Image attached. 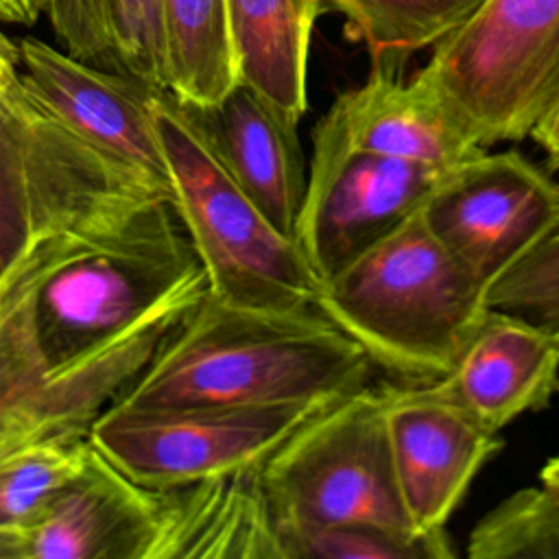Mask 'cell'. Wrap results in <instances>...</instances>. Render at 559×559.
<instances>
[{
    "instance_id": "19",
    "label": "cell",
    "mask_w": 559,
    "mask_h": 559,
    "mask_svg": "<svg viewBox=\"0 0 559 559\" xmlns=\"http://www.w3.org/2000/svg\"><path fill=\"white\" fill-rule=\"evenodd\" d=\"M166 90L192 107L218 103L236 83L227 0H162Z\"/></svg>"
},
{
    "instance_id": "17",
    "label": "cell",
    "mask_w": 559,
    "mask_h": 559,
    "mask_svg": "<svg viewBox=\"0 0 559 559\" xmlns=\"http://www.w3.org/2000/svg\"><path fill=\"white\" fill-rule=\"evenodd\" d=\"M188 107L236 183L282 234L295 238L308 181L299 120L242 83L210 107Z\"/></svg>"
},
{
    "instance_id": "24",
    "label": "cell",
    "mask_w": 559,
    "mask_h": 559,
    "mask_svg": "<svg viewBox=\"0 0 559 559\" xmlns=\"http://www.w3.org/2000/svg\"><path fill=\"white\" fill-rule=\"evenodd\" d=\"M109 63L157 90H166L162 0H105Z\"/></svg>"
},
{
    "instance_id": "21",
    "label": "cell",
    "mask_w": 559,
    "mask_h": 559,
    "mask_svg": "<svg viewBox=\"0 0 559 559\" xmlns=\"http://www.w3.org/2000/svg\"><path fill=\"white\" fill-rule=\"evenodd\" d=\"M360 39L373 66L402 70V61L435 46L469 17L483 0H330Z\"/></svg>"
},
{
    "instance_id": "6",
    "label": "cell",
    "mask_w": 559,
    "mask_h": 559,
    "mask_svg": "<svg viewBox=\"0 0 559 559\" xmlns=\"http://www.w3.org/2000/svg\"><path fill=\"white\" fill-rule=\"evenodd\" d=\"M424 70L485 148L528 138L559 98V0H483Z\"/></svg>"
},
{
    "instance_id": "22",
    "label": "cell",
    "mask_w": 559,
    "mask_h": 559,
    "mask_svg": "<svg viewBox=\"0 0 559 559\" xmlns=\"http://www.w3.org/2000/svg\"><path fill=\"white\" fill-rule=\"evenodd\" d=\"M284 559H452L445 528L417 533L376 524H286Z\"/></svg>"
},
{
    "instance_id": "5",
    "label": "cell",
    "mask_w": 559,
    "mask_h": 559,
    "mask_svg": "<svg viewBox=\"0 0 559 559\" xmlns=\"http://www.w3.org/2000/svg\"><path fill=\"white\" fill-rule=\"evenodd\" d=\"M280 526L376 524L415 531L406 518L382 389L338 395L306 417L260 465Z\"/></svg>"
},
{
    "instance_id": "30",
    "label": "cell",
    "mask_w": 559,
    "mask_h": 559,
    "mask_svg": "<svg viewBox=\"0 0 559 559\" xmlns=\"http://www.w3.org/2000/svg\"><path fill=\"white\" fill-rule=\"evenodd\" d=\"M24 533L0 531V559H22Z\"/></svg>"
},
{
    "instance_id": "7",
    "label": "cell",
    "mask_w": 559,
    "mask_h": 559,
    "mask_svg": "<svg viewBox=\"0 0 559 559\" xmlns=\"http://www.w3.org/2000/svg\"><path fill=\"white\" fill-rule=\"evenodd\" d=\"M144 190L162 192L76 138L20 76L0 94V275L46 231Z\"/></svg>"
},
{
    "instance_id": "16",
    "label": "cell",
    "mask_w": 559,
    "mask_h": 559,
    "mask_svg": "<svg viewBox=\"0 0 559 559\" xmlns=\"http://www.w3.org/2000/svg\"><path fill=\"white\" fill-rule=\"evenodd\" d=\"M151 559H284L260 467L157 489Z\"/></svg>"
},
{
    "instance_id": "31",
    "label": "cell",
    "mask_w": 559,
    "mask_h": 559,
    "mask_svg": "<svg viewBox=\"0 0 559 559\" xmlns=\"http://www.w3.org/2000/svg\"><path fill=\"white\" fill-rule=\"evenodd\" d=\"M539 480L542 485H550V487H559V454L552 456L539 472Z\"/></svg>"
},
{
    "instance_id": "29",
    "label": "cell",
    "mask_w": 559,
    "mask_h": 559,
    "mask_svg": "<svg viewBox=\"0 0 559 559\" xmlns=\"http://www.w3.org/2000/svg\"><path fill=\"white\" fill-rule=\"evenodd\" d=\"M46 0H0V20L33 24L44 13Z\"/></svg>"
},
{
    "instance_id": "11",
    "label": "cell",
    "mask_w": 559,
    "mask_h": 559,
    "mask_svg": "<svg viewBox=\"0 0 559 559\" xmlns=\"http://www.w3.org/2000/svg\"><path fill=\"white\" fill-rule=\"evenodd\" d=\"M20 81L87 146L170 194L155 122L157 87L81 61L35 37L20 39Z\"/></svg>"
},
{
    "instance_id": "18",
    "label": "cell",
    "mask_w": 559,
    "mask_h": 559,
    "mask_svg": "<svg viewBox=\"0 0 559 559\" xmlns=\"http://www.w3.org/2000/svg\"><path fill=\"white\" fill-rule=\"evenodd\" d=\"M323 0H227L238 83L299 120L308 107V52Z\"/></svg>"
},
{
    "instance_id": "8",
    "label": "cell",
    "mask_w": 559,
    "mask_h": 559,
    "mask_svg": "<svg viewBox=\"0 0 559 559\" xmlns=\"http://www.w3.org/2000/svg\"><path fill=\"white\" fill-rule=\"evenodd\" d=\"M328 402L175 411L109 406L90 426V437L122 474L157 491L260 467L306 417Z\"/></svg>"
},
{
    "instance_id": "4",
    "label": "cell",
    "mask_w": 559,
    "mask_h": 559,
    "mask_svg": "<svg viewBox=\"0 0 559 559\" xmlns=\"http://www.w3.org/2000/svg\"><path fill=\"white\" fill-rule=\"evenodd\" d=\"M155 122L173 203L205 271L207 293L251 310H312L321 280L295 238L282 234L236 183L190 107L159 90Z\"/></svg>"
},
{
    "instance_id": "12",
    "label": "cell",
    "mask_w": 559,
    "mask_h": 559,
    "mask_svg": "<svg viewBox=\"0 0 559 559\" xmlns=\"http://www.w3.org/2000/svg\"><path fill=\"white\" fill-rule=\"evenodd\" d=\"M400 498L417 533L445 528L480 467L502 450L500 432L437 391L432 382L382 386Z\"/></svg>"
},
{
    "instance_id": "1",
    "label": "cell",
    "mask_w": 559,
    "mask_h": 559,
    "mask_svg": "<svg viewBox=\"0 0 559 559\" xmlns=\"http://www.w3.org/2000/svg\"><path fill=\"white\" fill-rule=\"evenodd\" d=\"M205 293L162 192L120 197L33 240L0 275V450L90 430Z\"/></svg>"
},
{
    "instance_id": "14",
    "label": "cell",
    "mask_w": 559,
    "mask_h": 559,
    "mask_svg": "<svg viewBox=\"0 0 559 559\" xmlns=\"http://www.w3.org/2000/svg\"><path fill=\"white\" fill-rule=\"evenodd\" d=\"M157 493L96 448L24 531L22 559H151Z\"/></svg>"
},
{
    "instance_id": "26",
    "label": "cell",
    "mask_w": 559,
    "mask_h": 559,
    "mask_svg": "<svg viewBox=\"0 0 559 559\" xmlns=\"http://www.w3.org/2000/svg\"><path fill=\"white\" fill-rule=\"evenodd\" d=\"M44 13L66 52L111 70L105 0H46Z\"/></svg>"
},
{
    "instance_id": "20",
    "label": "cell",
    "mask_w": 559,
    "mask_h": 559,
    "mask_svg": "<svg viewBox=\"0 0 559 559\" xmlns=\"http://www.w3.org/2000/svg\"><path fill=\"white\" fill-rule=\"evenodd\" d=\"M94 452L87 428L22 439L0 450V531L24 533Z\"/></svg>"
},
{
    "instance_id": "27",
    "label": "cell",
    "mask_w": 559,
    "mask_h": 559,
    "mask_svg": "<svg viewBox=\"0 0 559 559\" xmlns=\"http://www.w3.org/2000/svg\"><path fill=\"white\" fill-rule=\"evenodd\" d=\"M546 153L548 168L559 170V98L550 105V109L537 120L533 131L528 133Z\"/></svg>"
},
{
    "instance_id": "25",
    "label": "cell",
    "mask_w": 559,
    "mask_h": 559,
    "mask_svg": "<svg viewBox=\"0 0 559 559\" xmlns=\"http://www.w3.org/2000/svg\"><path fill=\"white\" fill-rule=\"evenodd\" d=\"M487 304L559 332V229L487 288Z\"/></svg>"
},
{
    "instance_id": "23",
    "label": "cell",
    "mask_w": 559,
    "mask_h": 559,
    "mask_svg": "<svg viewBox=\"0 0 559 559\" xmlns=\"http://www.w3.org/2000/svg\"><path fill=\"white\" fill-rule=\"evenodd\" d=\"M472 559H559V487H524L489 513L469 533Z\"/></svg>"
},
{
    "instance_id": "3",
    "label": "cell",
    "mask_w": 559,
    "mask_h": 559,
    "mask_svg": "<svg viewBox=\"0 0 559 559\" xmlns=\"http://www.w3.org/2000/svg\"><path fill=\"white\" fill-rule=\"evenodd\" d=\"M314 308L373 367L413 382L443 378L489 310L487 286L419 212L321 284Z\"/></svg>"
},
{
    "instance_id": "10",
    "label": "cell",
    "mask_w": 559,
    "mask_h": 559,
    "mask_svg": "<svg viewBox=\"0 0 559 559\" xmlns=\"http://www.w3.org/2000/svg\"><path fill=\"white\" fill-rule=\"evenodd\" d=\"M419 218L487 288L559 229V186L518 151L445 170Z\"/></svg>"
},
{
    "instance_id": "15",
    "label": "cell",
    "mask_w": 559,
    "mask_h": 559,
    "mask_svg": "<svg viewBox=\"0 0 559 559\" xmlns=\"http://www.w3.org/2000/svg\"><path fill=\"white\" fill-rule=\"evenodd\" d=\"M485 428L542 411L559 391V332L489 308L450 371L430 380Z\"/></svg>"
},
{
    "instance_id": "9",
    "label": "cell",
    "mask_w": 559,
    "mask_h": 559,
    "mask_svg": "<svg viewBox=\"0 0 559 559\" xmlns=\"http://www.w3.org/2000/svg\"><path fill=\"white\" fill-rule=\"evenodd\" d=\"M443 173L347 146L317 124L295 242L321 284L415 216Z\"/></svg>"
},
{
    "instance_id": "13",
    "label": "cell",
    "mask_w": 559,
    "mask_h": 559,
    "mask_svg": "<svg viewBox=\"0 0 559 559\" xmlns=\"http://www.w3.org/2000/svg\"><path fill=\"white\" fill-rule=\"evenodd\" d=\"M343 144L450 170L487 151L474 127L421 68L404 79L373 66L365 83L343 92L317 122Z\"/></svg>"
},
{
    "instance_id": "28",
    "label": "cell",
    "mask_w": 559,
    "mask_h": 559,
    "mask_svg": "<svg viewBox=\"0 0 559 559\" xmlns=\"http://www.w3.org/2000/svg\"><path fill=\"white\" fill-rule=\"evenodd\" d=\"M20 76V41H13L0 28V94L7 92Z\"/></svg>"
},
{
    "instance_id": "2",
    "label": "cell",
    "mask_w": 559,
    "mask_h": 559,
    "mask_svg": "<svg viewBox=\"0 0 559 559\" xmlns=\"http://www.w3.org/2000/svg\"><path fill=\"white\" fill-rule=\"evenodd\" d=\"M373 362L319 310L269 312L210 293L111 404L133 411L328 402L371 384Z\"/></svg>"
}]
</instances>
